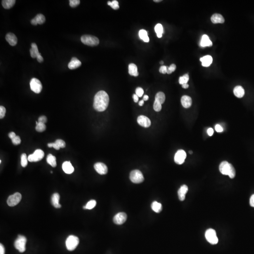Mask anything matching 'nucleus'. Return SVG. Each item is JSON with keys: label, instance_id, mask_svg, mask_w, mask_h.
Returning <instances> with one entry per match:
<instances>
[{"label": "nucleus", "instance_id": "59", "mask_svg": "<svg viewBox=\"0 0 254 254\" xmlns=\"http://www.w3.org/2000/svg\"><path fill=\"white\" fill-rule=\"evenodd\" d=\"M48 147H52V143H48Z\"/></svg>", "mask_w": 254, "mask_h": 254}, {"label": "nucleus", "instance_id": "33", "mask_svg": "<svg viewBox=\"0 0 254 254\" xmlns=\"http://www.w3.org/2000/svg\"><path fill=\"white\" fill-rule=\"evenodd\" d=\"M165 98H166L165 95L163 92H158L155 96V100L159 102L161 104H162L164 103Z\"/></svg>", "mask_w": 254, "mask_h": 254}, {"label": "nucleus", "instance_id": "45", "mask_svg": "<svg viewBox=\"0 0 254 254\" xmlns=\"http://www.w3.org/2000/svg\"><path fill=\"white\" fill-rule=\"evenodd\" d=\"M6 114V109L3 106L0 107V118H4Z\"/></svg>", "mask_w": 254, "mask_h": 254}, {"label": "nucleus", "instance_id": "23", "mask_svg": "<svg viewBox=\"0 0 254 254\" xmlns=\"http://www.w3.org/2000/svg\"><path fill=\"white\" fill-rule=\"evenodd\" d=\"M201 46L202 47H210L212 46V42L209 39L208 35L204 34L202 36L201 40Z\"/></svg>", "mask_w": 254, "mask_h": 254}, {"label": "nucleus", "instance_id": "20", "mask_svg": "<svg viewBox=\"0 0 254 254\" xmlns=\"http://www.w3.org/2000/svg\"><path fill=\"white\" fill-rule=\"evenodd\" d=\"M181 102L183 107L185 108H188L190 107L192 104V100L191 98L186 95L182 97Z\"/></svg>", "mask_w": 254, "mask_h": 254}, {"label": "nucleus", "instance_id": "32", "mask_svg": "<svg viewBox=\"0 0 254 254\" xmlns=\"http://www.w3.org/2000/svg\"><path fill=\"white\" fill-rule=\"evenodd\" d=\"M155 32L157 34V36L158 38H161L162 36V34L164 33L163 28L162 25L161 24H158L155 25L154 28Z\"/></svg>", "mask_w": 254, "mask_h": 254}, {"label": "nucleus", "instance_id": "29", "mask_svg": "<svg viewBox=\"0 0 254 254\" xmlns=\"http://www.w3.org/2000/svg\"><path fill=\"white\" fill-rule=\"evenodd\" d=\"M152 209L156 213H160L162 209V205L157 201H154L151 205Z\"/></svg>", "mask_w": 254, "mask_h": 254}, {"label": "nucleus", "instance_id": "60", "mask_svg": "<svg viewBox=\"0 0 254 254\" xmlns=\"http://www.w3.org/2000/svg\"><path fill=\"white\" fill-rule=\"evenodd\" d=\"M154 1H155V2H159V1H161V0H156V1H155V0H154Z\"/></svg>", "mask_w": 254, "mask_h": 254}, {"label": "nucleus", "instance_id": "56", "mask_svg": "<svg viewBox=\"0 0 254 254\" xmlns=\"http://www.w3.org/2000/svg\"><path fill=\"white\" fill-rule=\"evenodd\" d=\"M182 87L184 88H188L189 87V85L187 83L183 84L182 85Z\"/></svg>", "mask_w": 254, "mask_h": 254}, {"label": "nucleus", "instance_id": "18", "mask_svg": "<svg viewBox=\"0 0 254 254\" xmlns=\"http://www.w3.org/2000/svg\"><path fill=\"white\" fill-rule=\"evenodd\" d=\"M63 171L67 174H71L74 172V169L70 161H65L62 164Z\"/></svg>", "mask_w": 254, "mask_h": 254}, {"label": "nucleus", "instance_id": "26", "mask_svg": "<svg viewBox=\"0 0 254 254\" xmlns=\"http://www.w3.org/2000/svg\"><path fill=\"white\" fill-rule=\"evenodd\" d=\"M128 73L131 76H135V77H137L139 75L138 71V67L135 64L131 63L128 65Z\"/></svg>", "mask_w": 254, "mask_h": 254}, {"label": "nucleus", "instance_id": "34", "mask_svg": "<svg viewBox=\"0 0 254 254\" xmlns=\"http://www.w3.org/2000/svg\"><path fill=\"white\" fill-rule=\"evenodd\" d=\"M36 126L35 127V130L38 132H41L45 131L46 127L45 124L41 123V122H36Z\"/></svg>", "mask_w": 254, "mask_h": 254}, {"label": "nucleus", "instance_id": "5", "mask_svg": "<svg viewBox=\"0 0 254 254\" xmlns=\"http://www.w3.org/2000/svg\"><path fill=\"white\" fill-rule=\"evenodd\" d=\"M27 238L23 235H18L17 240L14 242L15 248L21 253H23L25 250V245L27 243Z\"/></svg>", "mask_w": 254, "mask_h": 254}, {"label": "nucleus", "instance_id": "15", "mask_svg": "<svg viewBox=\"0 0 254 254\" xmlns=\"http://www.w3.org/2000/svg\"><path fill=\"white\" fill-rule=\"evenodd\" d=\"M45 18L44 15L38 14L33 20H31V23L34 25H36L37 24L41 25L45 22Z\"/></svg>", "mask_w": 254, "mask_h": 254}, {"label": "nucleus", "instance_id": "49", "mask_svg": "<svg viewBox=\"0 0 254 254\" xmlns=\"http://www.w3.org/2000/svg\"><path fill=\"white\" fill-rule=\"evenodd\" d=\"M250 205L251 207L254 208V194L252 195L250 198Z\"/></svg>", "mask_w": 254, "mask_h": 254}, {"label": "nucleus", "instance_id": "52", "mask_svg": "<svg viewBox=\"0 0 254 254\" xmlns=\"http://www.w3.org/2000/svg\"><path fill=\"white\" fill-rule=\"evenodd\" d=\"M36 58L37 59L39 63H41V62L44 61V58H42V56H41V54L37 56Z\"/></svg>", "mask_w": 254, "mask_h": 254}, {"label": "nucleus", "instance_id": "14", "mask_svg": "<svg viewBox=\"0 0 254 254\" xmlns=\"http://www.w3.org/2000/svg\"><path fill=\"white\" fill-rule=\"evenodd\" d=\"M138 123L142 127L148 128L151 125V122L148 118L144 115H140L137 119Z\"/></svg>", "mask_w": 254, "mask_h": 254}, {"label": "nucleus", "instance_id": "22", "mask_svg": "<svg viewBox=\"0 0 254 254\" xmlns=\"http://www.w3.org/2000/svg\"><path fill=\"white\" fill-rule=\"evenodd\" d=\"M59 199L60 195L58 193H55L52 195L51 197V203L52 205L56 208H60L61 207V205L59 204Z\"/></svg>", "mask_w": 254, "mask_h": 254}, {"label": "nucleus", "instance_id": "6", "mask_svg": "<svg viewBox=\"0 0 254 254\" xmlns=\"http://www.w3.org/2000/svg\"><path fill=\"white\" fill-rule=\"evenodd\" d=\"M130 179L132 182L135 184H140L144 180V177L140 171L139 170H134L130 173Z\"/></svg>", "mask_w": 254, "mask_h": 254}, {"label": "nucleus", "instance_id": "40", "mask_svg": "<svg viewBox=\"0 0 254 254\" xmlns=\"http://www.w3.org/2000/svg\"><path fill=\"white\" fill-rule=\"evenodd\" d=\"M69 4L71 7H76L80 4V1L79 0H70L69 1Z\"/></svg>", "mask_w": 254, "mask_h": 254}, {"label": "nucleus", "instance_id": "41", "mask_svg": "<svg viewBox=\"0 0 254 254\" xmlns=\"http://www.w3.org/2000/svg\"><path fill=\"white\" fill-rule=\"evenodd\" d=\"M176 65H175L173 64L171 65L169 67H168L167 68V74H171L173 73V72H174L176 69Z\"/></svg>", "mask_w": 254, "mask_h": 254}, {"label": "nucleus", "instance_id": "25", "mask_svg": "<svg viewBox=\"0 0 254 254\" xmlns=\"http://www.w3.org/2000/svg\"><path fill=\"white\" fill-rule=\"evenodd\" d=\"M234 94L238 98H241L244 96L245 91L242 86H237L234 90Z\"/></svg>", "mask_w": 254, "mask_h": 254}, {"label": "nucleus", "instance_id": "47", "mask_svg": "<svg viewBox=\"0 0 254 254\" xmlns=\"http://www.w3.org/2000/svg\"><path fill=\"white\" fill-rule=\"evenodd\" d=\"M167 68L168 67L165 66V65H162L159 69V72L160 73H162L163 74H165L167 73Z\"/></svg>", "mask_w": 254, "mask_h": 254}, {"label": "nucleus", "instance_id": "30", "mask_svg": "<svg viewBox=\"0 0 254 254\" xmlns=\"http://www.w3.org/2000/svg\"><path fill=\"white\" fill-rule=\"evenodd\" d=\"M47 162L48 164H50L52 167H56L57 166L56 157L51 154H49L48 155L47 157Z\"/></svg>", "mask_w": 254, "mask_h": 254}, {"label": "nucleus", "instance_id": "27", "mask_svg": "<svg viewBox=\"0 0 254 254\" xmlns=\"http://www.w3.org/2000/svg\"><path fill=\"white\" fill-rule=\"evenodd\" d=\"M31 56L32 58H37L38 55L40 54L39 53L37 46L36 44L33 43L31 44V48L30 50Z\"/></svg>", "mask_w": 254, "mask_h": 254}, {"label": "nucleus", "instance_id": "10", "mask_svg": "<svg viewBox=\"0 0 254 254\" xmlns=\"http://www.w3.org/2000/svg\"><path fill=\"white\" fill-rule=\"evenodd\" d=\"M30 85L31 90L34 93L39 94L41 92L42 88V84L40 81V80L37 78H32L30 82Z\"/></svg>", "mask_w": 254, "mask_h": 254}, {"label": "nucleus", "instance_id": "39", "mask_svg": "<svg viewBox=\"0 0 254 254\" xmlns=\"http://www.w3.org/2000/svg\"><path fill=\"white\" fill-rule=\"evenodd\" d=\"M162 108V106L161 103L155 100L154 102V109L156 112H160Z\"/></svg>", "mask_w": 254, "mask_h": 254}, {"label": "nucleus", "instance_id": "16", "mask_svg": "<svg viewBox=\"0 0 254 254\" xmlns=\"http://www.w3.org/2000/svg\"><path fill=\"white\" fill-rule=\"evenodd\" d=\"M188 191V186L185 185H182L178 191V196L180 201H183L185 200V195Z\"/></svg>", "mask_w": 254, "mask_h": 254}, {"label": "nucleus", "instance_id": "57", "mask_svg": "<svg viewBox=\"0 0 254 254\" xmlns=\"http://www.w3.org/2000/svg\"><path fill=\"white\" fill-rule=\"evenodd\" d=\"M149 99V97L147 95H145L143 97V100L145 101L148 100V99Z\"/></svg>", "mask_w": 254, "mask_h": 254}, {"label": "nucleus", "instance_id": "9", "mask_svg": "<svg viewBox=\"0 0 254 254\" xmlns=\"http://www.w3.org/2000/svg\"><path fill=\"white\" fill-rule=\"evenodd\" d=\"M22 199V195L19 192H16L14 194L8 197L7 200V204L10 207H14L20 203Z\"/></svg>", "mask_w": 254, "mask_h": 254}, {"label": "nucleus", "instance_id": "58", "mask_svg": "<svg viewBox=\"0 0 254 254\" xmlns=\"http://www.w3.org/2000/svg\"><path fill=\"white\" fill-rule=\"evenodd\" d=\"M144 101L143 100H142L140 101H139V105L140 106H143L144 105Z\"/></svg>", "mask_w": 254, "mask_h": 254}, {"label": "nucleus", "instance_id": "43", "mask_svg": "<svg viewBox=\"0 0 254 254\" xmlns=\"http://www.w3.org/2000/svg\"><path fill=\"white\" fill-rule=\"evenodd\" d=\"M55 143L59 146L60 148H65V143L64 141L62 139H58L55 142Z\"/></svg>", "mask_w": 254, "mask_h": 254}, {"label": "nucleus", "instance_id": "21", "mask_svg": "<svg viewBox=\"0 0 254 254\" xmlns=\"http://www.w3.org/2000/svg\"><path fill=\"white\" fill-rule=\"evenodd\" d=\"M200 61L202 63V65L203 67H208L212 63L213 58L211 56L207 55L201 58Z\"/></svg>", "mask_w": 254, "mask_h": 254}, {"label": "nucleus", "instance_id": "50", "mask_svg": "<svg viewBox=\"0 0 254 254\" xmlns=\"http://www.w3.org/2000/svg\"><path fill=\"white\" fill-rule=\"evenodd\" d=\"M0 254H5V248L1 244H0Z\"/></svg>", "mask_w": 254, "mask_h": 254}, {"label": "nucleus", "instance_id": "54", "mask_svg": "<svg viewBox=\"0 0 254 254\" xmlns=\"http://www.w3.org/2000/svg\"><path fill=\"white\" fill-rule=\"evenodd\" d=\"M133 100H134V101L135 103H137V102H138V100H139V98H138V97L137 95L136 94H134L133 95Z\"/></svg>", "mask_w": 254, "mask_h": 254}, {"label": "nucleus", "instance_id": "62", "mask_svg": "<svg viewBox=\"0 0 254 254\" xmlns=\"http://www.w3.org/2000/svg\"><path fill=\"white\" fill-rule=\"evenodd\" d=\"M189 154H192V152L191 151H189Z\"/></svg>", "mask_w": 254, "mask_h": 254}, {"label": "nucleus", "instance_id": "7", "mask_svg": "<svg viewBox=\"0 0 254 254\" xmlns=\"http://www.w3.org/2000/svg\"><path fill=\"white\" fill-rule=\"evenodd\" d=\"M205 238L207 241L211 244H216L218 242L216 232L213 229H209L206 231Z\"/></svg>", "mask_w": 254, "mask_h": 254}, {"label": "nucleus", "instance_id": "12", "mask_svg": "<svg viewBox=\"0 0 254 254\" xmlns=\"http://www.w3.org/2000/svg\"><path fill=\"white\" fill-rule=\"evenodd\" d=\"M127 215L126 213L120 212L118 213L114 217L113 221L114 223L117 225H121L126 222Z\"/></svg>", "mask_w": 254, "mask_h": 254}, {"label": "nucleus", "instance_id": "1", "mask_svg": "<svg viewBox=\"0 0 254 254\" xmlns=\"http://www.w3.org/2000/svg\"><path fill=\"white\" fill-rule=\"evenodd\" d=\"M109 102V98L107 93L105 91H99L95 96L93 107L97 111H104L107 109Z\"/></svg>", "mask_w": 254, "mask_h": 254}, {"label": "nucleus", "instance_id": "61", "mask_svg": "<svg viewBox=\"0 0 254 254\" xmlns=\"http://www.w3.org/2000/svg\"><path fill=\"white\" fill-rule=\"evenodd\" d=\"M163 61H161V62H160V64H163Z\"/></svg>", "mask_w": 254, "mask_h": 254}, {"label": "nucleus", "instance_id": "17", "mask_svg": "<svg viewBox=\"0 0 254 254\" xmlns=\"http://www.w3.org/2000/svg\"><path fill=\"white\" fill-rule=\"evenodd\" d=\"M5 39L11 46H14L17 44L18 39L14 34L11 33H8L6 34Z\"/></svg>", "mask_w": 254, "mask_h": 254}, {"label": "nucleus", "instance_id": "37", "mask_svg": "<svg viewBox=\"0 0 254 254\" xmlns=\"http://www.w3.org/2000/svg\"><path fill=\"white\" fill-rule=\"evenodd\" d=\"M189 76L188 74H185V75L180 76L179 77V83L181 85L185 83H187L188 81H189Z\"/></svg>", "mask_w": 254, "mask_h": 254}, {"label": "nucleus", "instance_id": "2", "mask_svg": "<svg viewBox=\"0 0 254 254\" xmlns=\"http://www.w3.org/2000/svg\"><path fill=\"white\" fill-rule=\"evenodd\" d=\"M220 172L224 175H228L231 178L235 177L236 171L234 166L226 161L222 162L219 166Z\"/></svg>", "mask_w": 254, "mask_h": 254}, {"label": "nucleus", "instance_id": "4", "mask_svg": "<svg viewBox=\"0 0 254 254\" xmlns=\"http://www.w3.org/2000/svg\"><path fill=\"white\" fill-rule=\"evenodd\" d=\"M79 243V239L74 235L68 236L65 241V245L67 249L69 251H73L77 247Z\"/></svg>", "mask_w": 254, "mask_h": 254}, {"label": "nucleus", "instance_id": "55", "mask_svg": "<svg viewBox=\"0 0 254 254\" xmlns=\"http://www.w3.org/2000/svg\"><path fill=\"white\" fill-rule=\"evenodd\" d=\"M52 147H53L54 148L56 149V150H58L60 149V148L59 147V146H58L57 144H56L55 142L54 143H52Z\"/></svg>", "mask_w": 254, "mask_h": 254}, {"label": "nucleus", "instance_id": "35", "mask_svg": "<svg viewBox=\"0 0 254 254\" xmlns=\"http://www.w3.org/2000/svg\"><path fill=\"white\" fill-rule=\"evenodd\" d=\"M97 204V202L95 200H91L88 202L86 206H84L83 208L85 209H91L94 208Z\"/></svg>", "mask_w": 254, "mask_h": 254}, {"label": "nucleus", "instance_id": "13", "mask_svg": "<svg viewBox=\"0 0 254 254\" xmlns=\"http://www.w3.org/2000/svg\"><path fill=\"white\" fill-rule=\"evenodd\" d=\"M94 168L98 174L100 175H105L108 172V168L105 164L102 162H98L95 164Z\"/></svg>", "mask_w": 254, "mask_h": 254}, {"label": "nucleus", "instance_id": "3", "mask_svg": "<svg viewBox=\"0 0 254 254\" xmlns=\"http://www.w3.org/2000/svg\"><path fill=\"white\" fill-rule=\"evenodd\" d=\"M81 42L85 45L90 46H95L98 45L99 40L97 37L90 35H84L81 36Z\"/></svg>", "mask_w": 254, "mask_h": 254}, {"label": "nucleus", "instance_id": "28", "mask_svg": "<svg viewBox=\"0 0 254 254\" xmlns=\"http://www.w3.org/2000/svg\"><path fill=\"white\" fill-rule=\"evenodd\" d=\"M15 3V0H3L2 5L5 9H10L13 7Z\"/></svg>", "mask_w": 254, "mask_h": 254}, {"label": "nucleus", "instance_id": "38", "mask_svg": "<svg viewBox=\"0 0 254 254\" xmlns=\"http://www.w3.org/2000/svg\"><path fill=\"white\" fill-rule=\"evenodd\" d=\"M107 4L109 6H111L114 10H118L120 8L119 5L118 1L116 0H114L112 1H108Z\"/></svg>", "mask_w": 254, "mask_h": 254}, {"label": "nucleus", "instance_id": "8", "mask_svg": "<svg viewBox=\"0 0 254 254\" xmlns=\"http://www.w3.org/2000/svg\"><path fill=\"white\" fill-rule=\"evenodd\" d=\"M44 156V152L41 149H37L34 154L29 155L28 160L30 162H37L42 160Z\"/></svg>", "mask_w": 254, "mask_h": 254}, {"label": "nucleus", "instance_id": "53", "mask_svg": "<svg viewBox=\"0 0 254 254\" xmlns=\"http://www.w3.org/2000/svg\"><path fill=\"white\" fill-rule=\"evenodd\" d=\"M8 137H9V138H10L11 139H12L13 138H14L15 137H16V135L14 132H11V133H9V134H8Z\"/></svg>", "mask_w": 254, "mask_h": 254}, {"label": "nucleus", "instance_id": "42", "mask_svg": "<svg viewBox=\"0 0 254 254\" xmlns=\"http://www.w3.org/2000/svg\"><path fill=\"white\" fill-rule=\"evenodd\" d=\"M11 140H12L13 144L16 145H20L21 143V142L20 137L18 136V135H16V137H15L14 138L11 139Z\"/></svg>", "mask_w": 254, "mask_h": 254}, {"label": "nucleus", "instance_id": "44", "mask_svg": "<svg viewBox=\"0 0 254 254\" xmlns=\"http://www.w3.org/2000/svg\"><path fill=\"white\" fill-rule=\"evenodd\" d=\"M144 90L140 87L137 88L135 90V94L137 95L138 97H142L144 94Z\"/></svg>", "mask_w": 254, "mask_h": 254}, {"label": "nucleus", "instance_id": "51", "mask_svg": "<svg viewBox=\"0 0 254 254\" xmlns=\"http://www.w3.org/2000/svg\"><path fill=\"white\" fill-rule=\"evenodd\" d=\"M207 132H208V134L209 136H211V135H213V133H214V130H213V128H208L207 131Z\"/></svg>", "mask_w": 254, "mask_h": 254}, {"label": "nucleus", "instance_id": "36", "mask_svg": "<svg viewBox=\"0 0 254 254\" xmlns=\"http://www.w3.org/2000/svg\"><path fill=\"white\" fill-rule=\"evenodd\" d=\"M28 157H27V154H23L21 156V164L23 167H25L27 165L28 163Z\"/></svg>", "mask_w": 254, "mask_h": 254}, {"label": "nucleus", "instance_id": "11", "mask_svg": "<svg viewBox=\"0 0 254 254\" xmlns=\"http://www.w3.org/2000/svg\"><path fill=\"white\" fill-rule=\"evenodd\" d=\"M186 157V154L183 150H179L176 152L175 155L174 160L176 163L181 165L183 164Z\"/></svg>", "mask_w": 254, "mask_h": 254}, {"label": "nucleus", "instance_id": "24", "mask_svg": "<svg viewBox=\"0 0 254 254\" xmlns=\"http://www.w3.org/2000/svg\"><path fill=\"white\" fill-rule=\"evenodd\" d=\"M211 20L214 24L221 23L223 24L225 22V19L223 16L219 14H214L211 18Z\"/></svg>", "mask_w": 254, "mask_h": 254}, {"label": "nucleus", "instance_id": "31", "mask_svg": "<svg viewBox=\"0 0 254 254\" xmlns=\"http://www.w3.org/2000/svg\"><path fill=\"white\" fill-rule=\"evenodd\" d=\"M139 36L142 40H143L145 42H148L149 41V38L148 36V33L147 31L142 29L139 32Z\"/></svg>", "mask_w": 254, "mask_h": 254}, {"label": "nucleus", "instance_id": "46", "mask_svg": "<svg viewBox=\"0 0 254 254\" xmlns=\"http://www.w3.org/2000/svg\"><path fill=\"white\" fill-rule=\"evenodd\" d=\"M47 118L46 116H44V115L41 116L38 119V122H41V123L45 124L47 122Z\"/></svg>", "mask_w": 254, "mask_h": 254}, {"label": "nucleus", "instance_id": "19", "mask_svg": "<svg viewBox=\"0 0 254 254\" xmlns=\"http://www.w3.org/2000/svg\"><path fill=\"white\" fill-rule=\"evenodd\" d=\"M81 65V63L79 59L76 58H72L70 62L68 64V68L71 70H74L76 69Z\"/></svg>", "mask_w": 254, "mask_h": 254}, {"label": "nucleus", "instance_id": "48", "mask_svg": "<svg viewBox=\"0 0 254 254\" xmlns=\"http://www.w3.org/2000/svg\"><path fill=\"white\" fill-rule=\"evenodd\" d=\"M215 130L218 132H221L223 131V128L219 124H217L215 125Z\"/></svg>", "mask_w": 254, "mask_h": 254}]
</instances>
